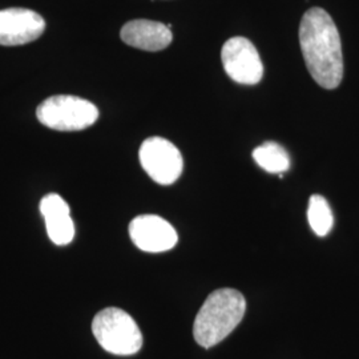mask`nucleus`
Wrapping results in <instances>:
<instances>
[{
    "mask_svg": "<svg viewBox=\"0 0 359 359\" xmlns=\"http://www.w3.org/2000/svg\"><path fill=\"white\" fill-rule=\"evenodd\" d=\"M298 35L309 74L322 88H337L344 79V55L332 16L320 7L310 8L302 16Z\"/></svg>",
    "mask_w": 359,
    "mask_h": 359,
    "instance_id": "1",
    "label": "nucleus"
},
{
    "mask_svg": "<svg viewBox=\"0 0 359 359\" xmlns=\"http://www.w3.org/2000/svg\"><path fill=\"white\" fill-rule=\"evenodd\" d=\"M246 311L244 295L236 289H218L198 310L193 335L200 346H216L240 325Z\"/></svg>",
    "mask_w": 359,
    "mask_h": 359,
    "instance_id": "2",
    "label": "nucleus"
},
{
    "mask_svg": "<svg viewBox=\"0 0 359 359\" xmlns=\"http://www.w3.org/2000/svg\"><path fill=\"white\" fill-rule=\"evenodd\" d=\"M92 333L105 351L115 355H133L142 347V334L127 311L107 308L92 321Z\"/></svg>",
    "mask_w": 359,
    "mask_h": 359,
    "instance_id": "3",
    "label": "nucleus"
},
{
    "mask_svg": "<svg viewBox=\"0 0 359 359\" xmlns=\"http://www.w3.org/2000/svg\"><path fill=\"white\" fill-rule=\"evenodd\" d=\"M38 120L46 127L74 132L83 130L95 124L99 118V109L96 105L86 99L57 95L48 97L40 104L36 109Z\"/></svg>",
    "mask_w": 359,
    "mask_h": 359,
    "instance_id": "4",
    "label": "nucleus"
},
{
    "mask_svg": "<svg viewBox=\"0 0 359 359\" xmlns=\"http://www.w3.org/2000/svg\"><path fill=\"white\" fill-rule=\"evenodd\" d=\"M142 167L154 182L170 185L179 179L184 169V160L175 144L163 137H149L139 151Z\"/></svg>",
    "mask_w": 359,
    "mask_h": 359,
    "instance_id": "5",
    "label": "nucleus"
},
{
    "mask_svg": "<svg viewBox=\"0 0 359 359\" xmlns=\"http://www.w3.org/2000/svg\"><path fill=\"white\" fill-rule=\"evenodd\" d=\"M221 59L225 72L236 83L253 86L264 76V65L259 53L246 38L236 36L225 41Z\"/></svg>",
    "mask_w": 359,
    "mask_h": 359,
    "instance_id": "6",
    "label": "nucleus"
},
{
    "mask_svg": "<svg viewBox=\"0 0 359 359\" xmlns=\"http://www.w3.org/2000/svg\"><path fill=\"white\" fill-rule=\"evenodd\" d=\"M129 236L133 244L148 253L167 252L173 249L179 241L176 229L167 219L154 215L133 218L129 224Z\"/></svg>",
    "mask_w": 359,
    "mask_h": 359,
    "instance_id": "7",
    "label": "nucleus"
},
{
    "mask_svg": "<svg viewBox=\"0 0 359 359\" xmlns=\"http://www.w3.org/2000/svg\"><path fill=\"white\" fill-rule=\"evenodd\" d=\"M46 22L38 13L27 8L0 11V46H23L40 38Z\"/></svg>",
    "mask_w": 359,
    "mask_h": 359,
    "instance_id": "8",
    "label": "nucleus"
},
{
    "mask_svg": "<svg viewBox=\"0 0 359 359\" xmlns=\"http://www.w3.org/2000/svg\"><path fill=\"white\" fill-rule=\"evenodd\" d=\"M40 212L52 243L59 246L71 244L75 237V225L65 198L56 193H48L40 201Z\"/></svg>",
    "mask_w": 359,
    "mask_h": 359,
    "instance_id": "9",
    "label": "nucleus"
},
{
    "mask_svg": "<svg viewBox=\"0 0 359 359\" xmlns=\"http://www.w3.org/2000/svg\"><path fill=\"white\" fill-rule=\"evenodd\" d=\"M121 40L130 47L144 51H161L172 43L173 35L167 25L160 22L137 19L121 28Z\"/></svg>",
    "mask_w": 359,
    "mask_h": 359,
    "instance_id": "10",
    "label": "nucleus"
},
{
    "mask_svg": "<svg viewBox=\"0 0 359 359\" xmlns=\"http://www.w3.org/2000/svg\"><path fill=\"white\" fill-rule=\"evenodd\" d=\"M253 158L258 167L269 173L283 175L290 168V157L280 144L274 142H264L253 151Z\"/></svg>",
    "mask_w": 359,
    "mask_h": 359,
    "instance_id": "11",
    "label": "nucleus"
},
{
    "mask_svg": "<svg viewBox=\"0 0 359 359\" xmlns=\"http://www.w3.org/2000/svg\"><path fill=\"white\" fill-rule=\"evenodd\" d=\"M308 221L313 231L325 237L333 229L334 217L332 208L325 197L320 194H314L309 200Z\"/></svg>",
    "mask_w": 359,
    "mask_h": 359,
    "instance_id": "12",
    "label": "nucleus"
}]
</instances>
